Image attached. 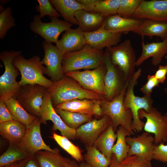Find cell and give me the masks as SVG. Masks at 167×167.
I'll list each match as a JSON object with an SVG mask.
<instances>
[{"mask_svg": "<svg viewBox=\"0 0 167 167\" xmlns=\"http://www.w3.org/2000/svg\"><path fill=\"white\" fill-rule=\"evenodd\" d=\"M54 107L75 99L101 100V96L84 88L76 81L65 75L47 88Z\"/></svg>", "mask_w": 167, "mask_h": 167, "instance_id": "obj_1", "label": "cell"}, {"mask_svg": "<svg viewBox=\"0 0 167 167\" xmlns=\"http://www.w3.org/2000/svg\"><path fill=\"white\" fill-rule=\"evenodd\" d=\"M105 52L86 44L81 49L68 52L63 56L62 63L64 74L81 69H93L104 63Z\"/></svg>", "mask_w": 167, "mask_h": 167, "instance_id": "obj_2", "label": "cell"}, {"mask_svg": "<svg viewBox=\"0 0 167 167\" xmlns=\"http://www.w3.org/2000/svg\"><path fill=\"white\" fill-rule=\"evenodd\" d=\"M13 63L21 75L19 82L20 86L37 84L48 88L53 85L54 82L44 76L46 67L43 66L38 56H33L27 59L20 54L15 58Z\"/></svg>", "mask_w": 167, "mask_h": 167, "instance_id": "obj_3", "label": "cell"}, {"mask_svg": "<svg viewBox=\"0 0 167 167\" xmlns=\"http://www.w3.org/2000/svg\"><path fill=\"white\" fill-rule=\"evenodd\" d=\"M142 70L139 68L135 73L129 80L124 101L125 108L130 109L133 115L132 129L135 132L139 133L143 130L145 123L142 121L139 116V112L143 109L148 113L153 107V100L151 96L144 95L142 97L136 96L134 93V88L138 83V79L141 75Z\"/></svg>", "mask_w": 167, "mask_h": 167, "instance_id": "obj_4", "label": "cell"}, {"mask_svg": "<svg viewBox=\"0 0 167 167\" xmlns=\"http://www.w3.org/2000/svg\"><path fill=\"white\" fill-rule=\"evenodd\" d=\"M21 51H4L0 54V59L3 62L5 70L0 77V100L5 101L11 97L17 98L21 86L16 81L20 74L13 62L15 58L21 54Z\"/></svg>", "mask_w": 167, "mask_h": 167, "instance_id": "obj_5", "label": "cell"}, {"mask_svg": "<svg viewBox=\"0 0 167 167\" xmlns=\"http://www.w3.org/2000/svg\"><path fill=\"white\" fill-rule=\"evenodd\" d=\"M127 87L111 101H108L102 96L100 103L102 115H106L110 117L115 131L121 126L133 135L132 114L130 109L125 108L124 104Z\"/></svg>", "mask_w": 167, "mask_h": 167, "instance_id": "obj_6", "label": "cell"}, {"mask_svg": "<svg viewBox=\"0 0 167 167\" xmlns=\"http://www.w3.org/2000/svg\"><path fill=\"white\" fill-rule=\"evenodd\" d=\"M112 63L122 72L127 79L133 77L136 66L135 53L131 42L126 39L117 45L105 49Z\"/></svg>", "mask_w": 167, "mask_h": 167, "instance_id": "obj_7", "label": "cell"}, {"mask_svg": "<svg viewBox=\"0 0 167 167\" xmlns=\"http://www.w3.org/2000/svg\"><path fill=\"white\" fill-rule=\"evenodd\" d=\"M106 72V68L104 63L95 69L69 72L65 75L76 81L84 88L104 96Z\"/></svg>", "mask_w": 167, "mask_h": 167, "instance_id": "obj_8", "label": "cell"}, {"mask_svg": "<svg viewBox=\"0 0 167 167\" xmlns=\"http://www.w3.org/2000/svg\"><path fill=\"white\" fill-rule=\"evenodd\" d=\"M104 63L106 68L105 78V93L103 96L110 101L119 94L128 85L129 81L112 62L109 55L105 50Z\"/></svg>", "mask_w": 167, "mask_h": 167, "instance_id": "obj_9", "label": "cell"}, {"mask_svg": "<svg viewBox=\"0 0 167 167\" xmlns=\"http://www.w3.org/2000/svg\"><path fill=\"white\" fill-rule=\"evenodd\" d=\"M47 90V88L40 85L27 84L21 86L16 99L26 110L40 118Z\"/></svg>", "mask_w": 167, "mask_h": 167, "instance_id": "obj_10", "label": "cell"}, {"mask_svg": "<svg viewBox=\"0 0 167 167\" xmlns=\"http://www.w3.org/2000/svg\"><path fill=\"white\" fill-rule=\"evenodd\" d=\"M49 17L51 22L44 23L39 15H35L30 23V27L32 31L41 36L45 41L56 44L60 34L71 28L73 24L56 18Z\"/></svg>", "mask_w": 167, "mask_h": 167, "instance_id": "obj_11", "label": "cell"}, {"mask_svg": "<svg viewBox=\"0 0 167 167\" xmlns=\"http://www.w3.org/2000/svg\"><path fill=\"white\" fill-rule=\"evenodd\" d=\"M41 123L40 118L36 117L30 124L26 126L25 135L19 144V147L30 156H34L37 152L42 150L59 153L58 148H51L43 140L40 130Z\"/></svg>", "mask_w": 167, "mask_h": 167, "instance_id": "obj_12", "label": "cell"}, {"mask_svg": "<svg viewBox=\"0 0 167 167\" xmlns=\"http://www.w3.org/2000/svg\"><path fill=\"white\" fill-rule=\"evenodd\" d=\"M138 114L140 119H146L143 130L145 132L154 135L156 145L167 141V115H162L153 107L149 113L141 109L139 111Z\"/></svg>", "mask_w": 167, "mask_h": 167, "instance_id": "obj_13", "label": "cell"}, {"mask_svg": "<svg viewBox=\"0 0 167 167\" xmlns=\"http://www.w3.org/2000/svg\"><path fill=\"white\" fill-rule=\"evenodd\" d=\"M40 118L43 124H46L47 121H51L53 123V130L54 131L58 130L61 135L69 140L76 139V130L68 126L57 113L52 105L51 96L47 90L44 98Z\"/></svg>", "mask_w": 167, "mask_h": 167, "instance_id": "obj_14", "label": "cell"}, {"mask_svg": "<svg viewBox=\"0 0 167 167\" xmlns=\"http://www.w3.org/2000/svg\"><path fill=\"white\" fill-rule=\"evenodd\" d=\"M112 123L111 120L105 115L100 119H93L76 130V139H79L86 147L91 146L99 137Z\"/></svg>", "mask_w": 167, "mask_h": 167, "instance_id": "obj_15", "label": "cell"}, {"mask_svg": "<svg viewBox=\"0 0 167 167\" xmlns=\"http://www.w3.org/2000/svg\"><path fill=\"white\" fill-rule=\"evenodd\" d=\"M44 56L41 60L46 66L45 74L54 82L62 78L65 75L63 73L62 63L63 55L56 46L45 40L42 43Z\"/></svg>", "mask_w": 167, "mask_h": 167, "instance_id": "obj_16", "label": "cell"}, {"mask_svg": "<svg viewBox=\"0 0 167 167\" xmlns=\"http://www.w3.org/2000/svg\"><path fill=\"white\" fill-rule=\"evenodd\" d=\"M132 18L167 22V0H142Z\"/></svg>", "mask_w": 167, "mask_h": 167, "instance_id": "obj_17", "label": "cell"}, {"mask_svg": "<svg viewBox=\"0 0 167 167\" xmlns=\"http://www.w3.org/2000/svg\"><path fill=\"white\" fill-rule=\"evenodd\" d=\"M122 34L106 30L103 25L95 31L84 33L86 44L99 49L117 45L121 41Z\"/></svg>", "mask_w": 167, "mask_h": 167, "instance_id": "obj_18", "label": "cell"}, {"mask_svg": "<svg viewBox=\"0 0 167 167\" xmlns=\"http://www.w3.org/2000/svg\"><path fill=\"white\" fill-rule=\"evenodd\" d=\"M126 141L130 147L128 156L136 155L152 160L155 144L154 137L150 133L144 131L137 136H127Z\"/></svg>", "mask_w": 167, "mask_h": 167, "instance_id": "obj_19", "label": "cell"}, {"mask_svg": "<svg viewBox=\"0 0 167 167\" xmlns=\"http://www.w3.org/2000/svg\"><path fill=\"white\" fill-rule=\"evenodd\" d=\"M56 44L63 55L67 53L79 50L86 44L84 32L79 27L70 28L62 34L61 38Z\"/></svg>", "mask_w": 167, "mask_h": 167, "instance_id": "obj_20", "label": "cell"}, {"mask_svg": "<svg viewBox=\"0 0 167 167\" xmlns=\"http://www.w3.org/2000/svg\"><path fill=\"white\" fill-rule=\"evenodd\" d=\"M144 20L134 18H125L117 14L106 17L103 25L108 31L126 34L133 32L142 24Z\"/></svg>", "mask_w": 167, "mask_h": 167, "instance_id": "obj_21", "label": "cell"}, {"mask_svg": "<svg viewBox=\"0 0 167 167\" xmlns=\"http://www.w3.org/2000/svg\"><path fill=\"white\" fill-rule=\"evenodd\" d=\"M141 46L142 53L136 60V66H139L151 57L152 64L155 66L159 65L163 58L167 55V38L160 42L145 44L143 41Z\"/></svg>", "mask_w": 167, "mask_h": 167, "instance_id": "obj_22", "label": "cell"}, {"mask_svg": "<svg viewBox=\"0 0 167 167\" xmlns=\"http://www.w3.org/2000/svg\"><path fill=\"white\" fill-rule=\"evenodd\" d=\"M83 5L84 10L100 14L104 17L116 15L120 0H76Z\"/></svg>", "mask_w": 167, "mask_h": 167, "instance_id": "obj_23", "label": "cell"}, {"mask_svg": "<svg viewBox=\"0 0 167 167\" xmlns=\"http://www.w3.org/2000/svg\"><path fill=\"white\" fill-rule=\"evenodd\" d=\"M75 17L79 27L84 33L91 32L101 28L105 18L100 14L89 12L84 10L76 11Z\"/></svg>", "mask_w": 167, "mask_h": 167, "instance_id": "obj_24", "label": "cell"}, {"mask_svg": "<svg viewBox=\"0 0 167 167\" xmlns=\"http://www.w3.org/2000/svg\"><path fill=\"white\" fill-rule=\"evenodd\" d=\"M51 3L60 13L65 21L78 25L75 13L78 10H84L83 5L75 0H50Z\"/></svg>", "mask_w": 167, "mask_h": 167, "instance_id": "obj_25", "label": "cell"}, {"mask_svg": "<svg viewBox=\"0 0 167 167\" xmlns=\"http://www.w3.org/2000/svg\"><path fill=\"white\" fill-rule=\"evenodd\" d=\"M26 126L16 120L0 123V133L9 143L17 144L21 141L26 131Z\"/></svg>", "mask_w": 167, "mask_h": 167, "instance_id": "obj_26", "label": "cell"}, {"mask_svg": "<svg viewBox=\"0 0 167 167\" xmlns=\"http://www.w3.org/2000/svg\"><path fill=\"white\" fill-rule=\"evenodd\" d=\"M133 32L142 38L146 36L151 39L156 36L163 41L167 38V22L144 20L141 25Z\"/></svg>", "mask_w": 167, "mask_h": 167, "instance_id": "obj_27", "label": "cell"}, {"mask_svg": "<svg viewBox=\"0 0 167 167\" xmlns=\"http://www.w3.org/2000/svg\"><path fill=\"white\" fill-rule=\"evenodd\" d=\"M112 123L99 137L94 146L107 158L111 160L113 156L112 149L117 138Z\"/></svg>", "mask_w": 167, "mask_h": 167, "instance_id": "obj_28", "label": "cell"}, {"mask_svg": "<svg viewBox=\"0 0 167 167\" xmlns=\"http://www.w3.org/2000/svg\"><path fill=\"white\" fill-rule=\"evenodd\" d=\"M95 100L87 99H75L60 104L54 108L93 116V109Z\"/></svg>", "mask_w": 167, "mask_h": 167, "instance_id": "obj_29", "label": "cell"}, {"mask_svg": "<svg viewBox=\"0 0 167 167\" xmlns=\"http://www.w3.org/2000/svg\"><path fill=\"white\" fill-rule=\"evenodd\" d=\"M29 156L21 149L19 144L9 143L8 148L0 156V167H6Z\"/></svg>", "mask_w": 167, "mask_h": 167, "instance_id": "obj_30", "label": "cell"}, {"mask_svg": "<svg viewBox=\"0 0 167 167\" xmlns=\"http://www.w3.org/2000/svg\"><path fill=\"white\" fill-rule=\"evenodd\" d=\"M54 108L65 123L70 128L75 130L83 124L93 119L92 116L91 115Z\"/></svg>", "mask_w": 167, "mask_h": 167, "instance_id": "obj_31", "label": "cell"}, {"mask_svg": "<svg viewBox=\"0 0 167 167\" xmlns=\"http://www.w3.org/2000/svg\"><path fill=\"white\" fill-rule=\"evenodd\" d=\"M16 120L27 126L36 117L28 113L15 98L11 97L5 101Z\"/></svg>", "mask_w": 167, "mask_h": 167, "instance_id": "obj_32", "label": "cell"}, {"mask_svg": "<svg viewBox=\"0 0 167 167\" xmlns=\"http://www.w3.org/2000/svg\"><path fill=\"white\" fill-rule=\"evenodd\" d=\"M116 132L117 141L112 148V152L120 164L128 156L130 147L126 143V136L131 135L121 126L118 127Z\"/></svg>", "mask_w": 167, "mask_h": 167, "instance_id": "obj_33", "label": "cell"}, {"mask_svg": "<svg viewBox=\"0 0 167 167\" xmlns=\"http://www.w3.org/2000/svg\"><path fill=\"white\" fill-rule=\"evenodd\" d=\"M34 156L40 167H65V157L59 153L42 150L36 152Z\"/></svg>", "mask_w": 167, "mask_h": 167, "instance_id": "obj_34", "label": "cell"}, {"mask_svg": "<svg viewBox=\"0 0 167 167\" xmlns=\"http://www.w3.org/2000/svg\"><path fill=\"white\" fill-rule=\"evenodd\" d=\"M86 153L84 157L85 161L92 167H109L112 159L107 158L93 145L86 147Z\"/></svg>", "mask_w": 167, "mask_h": 167, "instance_id": "obj_35", "label": "cell"}, {"mask_svg": "<svg viewBox=\"0 0 167 167\" xmlns=\"http://www.w3.org/2000/svg\"><path fill=\"white\" fill-rule=\"evenodd\" d=\"M51 137L76 161L79 162L83 161L84 157L80 149L78 146L73 143L68 138L58 135L54 131Z\"/></svg>", "mask_w": 167, "mask_h": 167, "instance_id": "obj_36", "label": "cell"}, {"mask_svg": "<svg viewBox=\"0 0 167 167\" xmlns=\"http://www.w3.org/2000/svg\"><path fill=\"white\" fill-rule=\"evenodd\" d=\"M15 25V19L12 15L11 8L7 7L0 14V38L3 39L8 30Z\"/></svg>", "mask_w": 167, "mask_h": 167, "instance_id": "obj_37", "label": "cell"}, {"mask_svg": "<svg viewBox=\"0 0 167 167\" xmlns=\"http://www.w3.org/2000/svg\"><path fill=\"white\" fill-rule=\"evenodd\" d=\"M142 0H120L117 14L125 18H132Z\"/></svg>", "mask_w": 167, "mask_h": 167, "instance_id": "obj_38", "label": "cell"}, {"mask_svg": "<svg viewBox=\"0 0 167 167\" xmlns=\"http://www.w3.org/2000/svg\"><path fill=\"white\" fill-rule=\"evenodd\" d=\"M152 160L138 155L127 156L120 163V167H152Z\"/></svg>", "mask_w": 167, "mask_h": 167, "instance_id": "obj_39", "label": "cell"}, {"mask_svg": "<svg viewBox=\"0 0 167 167\" xmlns=\"http://www.w3.org/2000/svg\"><path fill=\"white\" fill-rule=\"evenodd\" d=\"M39 3L35 7L36 11L40 13L39 15L41 19L45 15L57 18L59 17L60 14L56 10L49 0H37Z\"/></svg>", "mask_w": 167, "mask_h": 167, "instance_id": "obj_40", "label": "cell"}, {"mask_svg": "<svg viewBox=\"0 0 167 167\" xmlns=\"http://www.w3.org/2000/svg\"><path fill=\"white\" fill-rule=\"evenodd\" d=\"M152 158L165 163L167 167V144L164 143L155 144Z\"/></svg>", "mask_w": 167, "mask_h": 167, "instance_id": "obj_41", "label": "cell"}, {"mask_svg": "<svg viewBox=\"0 0 167 167\" xmlns=\"http://www.w3.org/2000/svg\"><path fill=\"white\" fill-rule=\"evenodd\" d=\"M147 78V82L142 86L140 91L144 95L150 96L153 89L158 87L160 83L154 75H148Z\"/></svg>", "mask_w": 167, "mask_h": 167, "instance_id": "obj_42", "label": "cell"}, {"mask_svg": "<svg viewBox=\"0 0 167 167\" xmlns=\"http://www.w3.org/2000/svg\"><path fill=\"white\" fill-rule=\"evenodd\" d=\"M13 120L15 119L5 102L0 100V123Z\"/></svg>", "mask_w": 167, "mask_h": 167, "instance_id": "obj_43", "label": "cell"}, {"mask_svg": "<svg viewBox=\"0 0 167 167\" xmlns=\"http://www.w3.org/2000/svg\"><path fill=\"white\" fill-rule=\"evenodd\" d=\"M167 74V64L164 65H159L154 75L160 84H164Z\"/></svg>", "mask_w": 167, "mask_h": 167, "instance_id": "obj_44", "label": "cell"}, {"mask_svg": "<svg viewBox=\"0 0 167 167\" xmlns=\"http://www.w3.org/2000/svg\"><path fill=\"white\" fill-rule=\"evenodd\" d=\"M19 163L20 167H40L34 156H30Z\"/></svg>", "mask_w": 167, "mask_h": 167, "instance_id": "obj_45", "label": "cell"}, {"mask_svg": "<svg viewBox=\"0 0 167 167\" xmlns=\"http://www.w3.org/2000/svg\"><path fill=\"white\" fill-rule=\"evenodd\" d=\"M101 100H96L95 101L93 109V115L98 116H103L102 109L100 103Z\"/></svg>", "mask_w": 167, "mask_h": 167, "instance_id": "obj_46", "label": "cell"}, {"mask_svg": "<svg viewBox=\"0 0 167 167\" xmlns=\"http://www.w3.org/2000/svg\"><path fill=\"white\" fill-rule=\"evenodd\" d=\"M64 164L65 167H79V164L75 160L65 158Z\"/></svg>", "mask_w": 167, "mask_h": 167, "instance_id": "obj_47", "label": "cell"}, {"mask_svg": "<svg viewBox=\"0 0 167 167\" xmlns=\"http://www.w3.org/2000/svg\"><path fill=\"white\" fill-rule=\"evenodd\" d=\"M109 167H120L119 163L117 161L115 155L113 154L111 163Z\"/></svg>", "mask_w": 167, "mask_h": 167, "instance_id": "obj_48", "label": "cell"}, {"mask_svg": "<svg viewBox=\"0 0 167 167\" xmlns=\"http://www.w3.org/2000/svg\"><path fill=\"white\" fill-rule=\"evenodd\" d=\"M79 165V167H92L89 164L84 161L80 162Z\"/></svg>", "mask_w": 167, "mask_h": 167, "instance_id": "obj_49", "label": "cell"}, {"mask_svg": "<svg viewBox=\"0 0 167 167\" xmlns=\"http://www.w3.org/2000/svg\"><path fill=\"white\" fill-rule=\"evenodd\" d=\"M6 167H20L19 162L15 163Z\"/></svg>", "mask_w": 167, "mask_h": 167, "instance_id": "obj_50", "label": "cell"}, {"mask_svg": "<svg viewBox=\"0 0 167 167\" xmlns=\"http://www.w3.org/2000/svg\"><path fill=\"white\" fill-rule=\"evenodd\" d=\"M164 91L165 93L167 95V88H165L164 89Z\"/></svg>", "mask_w": 167, "mask_h": 167, "instance_id": "obj_51", "label": "cell"}, {"mask_svg": "<svg viewBox=\"0 0 167 167\" xmlns=\"http://www.w3.org/2000/svg\"><path fill=\"white\" fill-rule=\"evenodd\" d=\"M165 59H167V55H166L165 56Z\"/></svg>", "mask_w": 167, "mask_h": 167, "instance_id": "obj_52", "label": "cell"}]
</instances>
